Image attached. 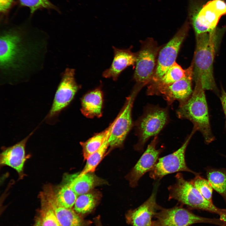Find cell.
Instances as JSON below:
<instances>
[{"label": "cell", "mask_w": 226, "mask_h": 226, "mask_svg": "<svg viewBox=\"0 0 226 226\" xmlns=\"http://www.w3.org/2000/svg\"><path fill=\"white\" fill-rule=\"evenodd\" d=\"M216 28L208 32L196 34V47L192 63L193 80L205 90L218 92L213 73L215 53L221 35Z\"/></svg>", "instance_id": "obj_1"}, {"label": "cell", "mask_w": 226, "mask_h": 226, "mask_svg": "<svg viewBox=\"0 0 226 226\" xmlns=\"http://www.w3.org/2000/svg\"><path fill=\"white\" fill-rule=\"evenodd\" d=\"M176 114L179 118L192 122L193 129L201 132L206 143L208 144L214 140L204 89L200 83H195L191 95L185 102L180 105Z\"/></svg>", "instance_id": "obj_2"}, {"label": "cell", "mask_w": 226, "mask_h": 226, "mask_svg": "<svg viewBox=\"0 0 226 226\" xmlns=\"http://www.w3.org/2000/svg\"><path fill=\"white\" fill-rule=\"evenodd\" d=\"M175 182L169 186V200L174 199L180 204L191 209L201 210L219 215L226 223V214L222 209L217 207L213 202L206 199L191 184L186 180L180 173L175 176Z\"/></svg>", "instance_id": "obj_3"}, {"label": "cell", "mask_w": 226, "mask_h": 226, "mask_svg": "<svg viewBox=\"0 0 226 226\" xmlns=\"http://www.w3.org/2000/svg\"><path fill=\"white\" fill-rule=\"evenodd\" d=\"M182 205L170 208L159 206L154 217L153 226H189L196 223H207L219 226H226L221 219L208 218L199 216L183 207Z\"/></svg>", "instance_id": "obj_4"}, {"label": "cell", "mask_w": 226, "mask_h": 226, "mask_svg": "<svg viewBox=\"0 0 226 226\" xmlns=\"http://www.w3.org/2000/svg\"><path fill=\"white\" fill-rule=\"evenodd\" d=\"M16 30L5 31L1 35L0 62L3 70L19 68L29 53L23 37Z\"/></svg>", "instance_id": "obj_5"}, {"label": "cell", "mask_w": 226, "mask_h": 226, "mask_svg": "<svg viewBox=\"0 0 226 226\" xmlns=\"http://www.w3.org/2000/svg\"><path fill=\"white\" fill-rule=\"evenodd\" d=\"M160 48L152 38L141 42V48L136 53L133 78L136 84L143 87L151 82L156 68Z\"/></svg>", "instance_id": "obj_6"}, {"label": "cell", "mask_w": 226, "mask_h": 226, "mask_svg": "<svg viewBox=\"0 0 226 226\" xmlns=\"http://www.w3.org/2000/svg\"><path fill=\"white\" fill-rule=\"evenodd\" d=\"M168 119V112L166 109L157 106L147 108L135 125L138 137L135 149L142 151L147 141L159 133L167 123Z\"/></svg>", "instance_id": "obj_7"}, {"label": "cell", "mask_w": 226, "mask_h": 226, "mask_svg": "<svg viewBox=\"0 0 226 226\" xmlns=\"http://www.w3.org/2000/svg\"><path fill=\"white\" fill-rule=\"evenodd\" d=\"M75 74V70L68 68L63 73L50 109L44 120L48 124L53 125L57 121L60 113L69 105L79 89Z\"/></svg>", "instance_id": "obj_8"}, {"label": "cell", "mask_w": 226, "mask_h": 226, "mask_svg": "<svg viewBox=\"0 0 226 226\" xmlns=\"http://www.w3.org/2000/svg\"><path fill=\"white\" fill-rule=\"evenodd\" d=\"M190 8V18L196 34L216 29L221 17L226 14V3L222 0L210 1L199 11Z\"/></svg>", "instance_id": "obj_9"}, {"label": "cell", "mask_w": 226, "mask_h": 226, "mask_svg": "<svg viewBox=\"0 0 226 226\" xmlns=\"http://www.w3.org/2000/svg\"><path fill=\"white\" fill-rule=\"evenodd\" d=\"M196 131L193 129L181 146L172 153L159 158L153 169L150 171L149 176L159 181L165 175L180 171L191 173L195 175L199 174L190 169L187 166L185 155L186 148Z\"/></svg>", "instance_id": "obj_10"}, {"label": "cell", "mask_w": 226, "mask_h": 226, "mask_svg": "<svg viewBox=\"0 0 226 226\" xmlns=\"http://www.w3.org/2000/svg\"><path fill=\"white\" fill-rule=\"evenodd\" d=\"M189 29V23L186 21L171 39L160 49L155 73L150 83L161 78L176 62L180 49L188 34Z\"/></svg>", "instance_id": "obj_11"}, {"label": "cell", "mask_w": 226, "mask_h": 226, "mask_svg": "<svg viewBox=\"0 0 226 226\" xmlns=\"http://www.w3.org/2000/svg\"><path fill=\"white\" fill-rule=\"evenodd\" d=\"M142 88L135 85L131 94L127 98L121 111L113 122V125L108 140L109 146L111 147L121 146L131 128L133 104L137 95Z\"/></svg>", "instance_id": "obj_12"}, {"label": "cell", "mask_w": 226, "mask_h": 226, "mask_svg": "<svg viewBox=\"0 0 226 226\" xmlns=\"http://www.w3.org/2000/svg\"><path fill=\"white\" fill-rule=\"evenodd\" d=\"M193 76V65L192 62L185 77L160 89L155 95L162 96L169 104L175 100L179 101L180 104L183 103L189 99L192 93Z\"/></svg>", "instance_id": "obj_13"}, {"label": "cell", "mask_w": 226, "mask_h": 226, "mask_svg": "<svg viewBox=\"0 0 226 226\" xmlns=\"http://www.w3.org/2000/svg\"><path fill=\"white\" fill-rule=\"evenodd\" d=\"M158 141V137L155 136L127 176L132 187L137 186L140 179L145 173L150 171L157 162L163 150V148H156Z\"/></svg>", "instance_id": "obj_14"}, {"label": "cell", "mask_w": 226, "mask_h": 226, "mask_svg": "<svg viewBox=\"0 0 226 226\" xmlns=\"http://www.w3.org/2000/svg\"><path fill=\"white\" fill-rule=\"evenodd\" d=\"M159 184L158 182H155L151 196L146 201L126 214L127 221L132 226H153L152 219L159 207L156 201Z\"/></svg>", "instance_id": "obj_15"}, {"label": "cell", "mask_w": 226, "mask_h": 226, "mask_svg": "<svg viewBox=\"0 0 226 226\" xmlns=\"http://www.w3.org/2000/svg\"><path fill=\"white\" fill-rule=\"evenodd\" d=\"M36 129H35L19 142L3 148L0 154L1 165L8 166L14 169L17 172L20 178H22L24 176V164L29 156L26 155V144Z\"/></svg>", "instance_id": "obj_16"}, {"label": "cell", "mask_w": 226, "mask_h": 226, "mask_svg": "<svg viewBox=\"0 0 226 226\" xmlns=\"http://www.w3.org/2000/svg\"><path fill=\"white\" fill-rule=\"evenodd\" d=\"M53 209L62 226H83L82 218L72 208L65 207L57 202L54 188L51 185L46 186L42 192Z\"/></svg>", "instance_id": "obj_17"}, {"label": "cell", "mask_w": 226, "mask_h": 226, "mask_svg": "<svg viewBox=\"0 0 226 226\" xmlns=\"http://www.w3.org/2000/svg\"><path fill=\"white\" fill-rule=\"evenodd\" d=\"M113 49L114 57L110 67L103 72L102 76L105 78H111L116 81L124 70L135 64L136 53L132 52L130 48L121 49L113 46Z\"/></svg>", "instance_id": "obj_18"}, {"label": "cell", "mask_w": 226, "mask_h": 226, "mask_svg": "<svg viewBox=\"0 0 226 226\" xmlns=\"http://www.w3.org/2000/svg\"><path fill=\"white\" fill-rule=\"evenodd\" d=\"M103 94L100 88L86 94L82 98L81 110L89 118L100 117L102 115Z\"/></svg>", "instance_id": "obj_19"}, {"label": "cell", "mask_w": 226, "mask_h": 226, "mask_svg": "<svg viewBox=\"0 0 226 226\" xmlns=\"http://www.w3.org/2000/svg\"><path fill=\"white\" fill-rule=\"evenodd\" d=\"M188 71V68L184 69L176 62H175L161 78L149 84L147 89L148 94L155 95V93L160 89L185 77Z\"/></svg>", "instance_id": "obj_20"}, {"label": "cell", "mask_w": 226, "mask_h": 226, "mask_svg": "<svg viewBox=\"0 0 226 226\" xmlns=\"http://www.w3.org/2000/svg\"><path fill=\"white\" fill-rule=\"evenodd\" d=\"M66 183L78 196L89 192L95 186L96 179L91 173L80 176L78 175H67Z\"/></svg>", "instance_id": "obj_21"}, {"label": "cell", "mask_w": 226, "mask_h": 226, "mask_svg": "<svg viewBox=\"0 0 226 226\" xmlns=\"http://www.w3.org/2000/svg\"><path fill=\"white\" fill-rule=\"evenodd\" d=\"M206 171L207 180L213 189L226 202V169L208 168Z\"/></svg>", "instance_id": "obj_22"}, {"label": "cell", "mask_w": 226, "mask_h": 226, "mask_svg": "<svg viewBox=\"0 0 226 226\" xmlns=\"http://www.w3.org/2000/svg\"><path fill=\"white\" fill-rule=\"evenodd\" d=\"M113 123L109 126V130L102 144L100 147L94 153L92 154L86 160L85 165L82 171L78 174L80 176L88 173L94 172L97 165L102 159L106 152L107 148L109 146V138L113 126Z\"/></svg>", "instance_id": "obj_23"}, {"label": "cell", "mask_w": 226, "mask_h": 226, "mask_svg": "<svg viewBox=\"0 0 226 226\" xmlns=\"http://www.w3.org/2000/svg\"><path fill=\"white\" fill-rule=\"evenodd\" d=\"M40 196L41 208L39 218L41 226H62L52 207L42 192Z\"/></svg>", "instance_id": "obj_24"}, {"label": "cell", "mask_w": 226, "mask_h": 226, "mask_svg": "<svg viewBox=\"0 0 226 226\" xmlns=\"http://www.w3.org/2000/svg\"><path fill=\"white\" fill-rule=\"evenodd\" d=\"M54 190L55 198L60 205L69 208L74 206L78 195L67 184L65 183Z\"/></svg>", "instance_id": "obj_25"}, {"label": "cell", "mask_w": 226, "mask_h": 226, "mask_svg": "<svg viewBox=\"0 0 226 226\" xmlns=\"http://www.w3.org/2000/svg\"><path fill=\"white\" fill-rule=\"evenodd\" d=\"M109 130V127L105 130L96 134L87 141L81 143L84 160H87L100 147Z\"/></svg>", "instance_id": "obj_26"}, {"label": "cell", "mask_w": 226, "mask_h": 226, "mask_svg": "<svg viewBox=\"0 0 226 226\" xmlns=\"http://www.w3.org/2000/svg\"><path fill=\"white\" fill-rule=\"evenodd\" d=\"M97 201V196L92 193L78 196L74 206V210L79 213H86L94 208Z\"/></svg>", "instance_id": "obj_27"}, {"label": "cell", "mask_w": 226, "mask_h": 226, "mask_svg": "<svg viewBox=\"0 0 226 226\" xmlns=\"http://www.w3.org/2000/svg\"><path fill=\"white\" fill-rule=\"evenodd\" d=\"M190 181L201 195L207 200L212 202L213 188L207 180L202 177L199 174Z\"/></svg>", "instance_id": "obj_28"}, {"label": "cell", "mask_w": 226, "mask_h": 226, "mask_svg": "<svg viewBox=\"0 0 226 226\" xmlns=\"http://www.w3.org/2000/svg\"><path fill=\"white\" fill-rule=\"evenodd\" d=\"M21 4L28 7L33 13L40 8L56 9L55 7L49 0H19Z\"/></svg>", "instance_id": "obj_29"}, {"label": "cell", "mask_w": 226, "mask_h": 226, "mask_svg": "<svg viewBox=\"0 0 226 226\" xmlns=\"http://www.w3.org/2000/svg\"><path fill=\"white\" fill-rule=\"evenodd\" d=\"M13 0H0V11L2 13H5L10 8Z\"/></svg>", "instance_id": "obj_30"}, {"label": "cell", "mask_w": 226, "mask_h": 226, "mask_svg": "<svg viewBox=\"0 0 226 226\" xmlns=\"http://www.w3.org/2000/svg\"><path fill=\"white\" fill-rule=\"evenodd\" d=\"M220 99L226 117V92L222 88Z\"/></svg>", "instance_id": "obj_31"}, {"label": "cell", "mask_w": 226, "mask_h": 226, "mask_svg": "<svg viewBox=\"0 0 226 226\" xmlns=\"http://www.w3.org/2000/svg\"><path fill=\"white\" fill-rule=\"evenodd\" d=\"M33 226H41L40 222L39 217L36 219Z\"/></svg>", "instance_id": "obj_32"}, {"label": "cell", "mask_w": 226, "mask_h": 226, "mask_svg": "<svg viewBox=\"0 0 226 226\" xmlns=\"http://www.w3.org/2000/svg\"><path fill=\"white\" fill-rule=\"evenodd\" d=\"M223 212L226 214V209H222Z\"/></svg>", "instance_id": "obj_33"}, {"label": "cell", "mask_w": 226, "mask_h": 226, "mask_svg": "<svg viewBox=\"0 0 226 226\" xmlns=\"http://www.w3.org/2000/svg\"><path fill=\"white\" fill-rule=\"evenodd\" d=\"M225 157H226V156H225Z\"/></svg>", "instance_id": "obj_34"}]
</instances>
